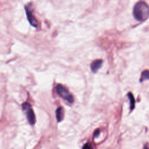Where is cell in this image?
Masks as SVG:
<instances>
[{
  "label": "cell",
  "instance_id": "6da1fadb",
  "mask_svg": "<svg viewBox=\"0 0 149 149\" xmlns=\"http://www.w3.org/2000/svg\"><path fill=\"white\" fill-rule=\"evenodd\" d=\"M134 17L138 21H143L149 17V6L143 1L137 2L133 10Z\"/></svg>",
  "mask_w": 149,
  "mask_h": 149
},
{
  "label": "cell",
  "instance_id": "7a4b0ae2",
  "mask_svg": "<svg viewBox=\"0 0 149 149\" xmlns=\"http://www.w3.org/2000/svg\"><path fill=\"white\" fill-rule=\"evenodd\" d=\"M56 91L62 98L68 101L69 103H73L74 100L73 97L65 87L61 84H58L56 87Z\"/></svg>",
  "mask_w": 149,
  "mask_h": 149
},
{
  "label": "cell",
  "instance_id": "3957f363",
  "mask_svg": "<svg viewBox=\"0 0 149 149\" xmlns=\"http://www.w3.org/2000/svg\"><path fill=\"white\" fill-rule=\"evenodd\" d=\"M22 108L26 114L29 123L31 125H34L36 122V117L31 105L27 102H24L22 104Z\"/></svg>",
  "mask_w": 149,
  "mask_h": 149
},
{
  "label": "cell",
  "instance_id": "277c9868",
  "mask_svg": "<svg viewBox=\"0 0 149 149\" xmlns=\"http://www.w3.org/2000/svg\"><path fill=\"white\" fill-rule=\"evenodd\" d=\"M26 12L27 17V19L30 24L34 27H37L38 25V22L36 17L33 15L31 11L27 8H26Z\"/></svg>",
  "mask_w": 149,
  "mask_h": 149
},
{
  "label": "cell",
  "instance_id": "5b68a950",
  "mask_svg": "<svg viewBox=\"0 0 149 149\" xmlns=\"http://www.w3.org/2000/svg\"><path fill=\"white\" fill-rule=\"evenodd\" d=\"M102 61L101 59H97L92 62L91 64V69L93 72L96 73L98 69L101 67Z\"/></svg>",
  "mask_w": 149,
  "mask_h": 149
},
{
  "label": "cell",
  "instance_id": "8992f818",
  "mask_svg": "<svg viewBox=\"0 0 149 149\" xmlns=\"http://www.w3.org/2000/svg\"><path fill=\"white\" fill-rule=\"evenodd\" d=\"M56 118L58 122H61L63 118V110L62 107H59L56 111Z\"/></svg>",
  "mask_w": 149,
  "mask_h": 149
},
{
  "label": "cell",
  "instance_id": "52a82bcc",
  "mask_svg": "<svg viewBox=\"0 0 149 149\" xmlns=\"http://www.w3.org/2000/svg\"><path fill=\"white\" fill-rule=\"evenodd\" d=\"M127 96H128L129 101H130V108L132 110L134 108L135 100H134V96H133V95L132 94V93H129L128 94H127Z\"/></svg>",
  "mask_w": 149,
  "mask_h": 149
},
{
  "label": "cell",
  "instance_id": "ba28073f",
  "mask_svg": "<svg viewBox=\"0 0 149 149\" xmlns=\"http://www.w3.org/2000/svg\"><path fill=\"white\" fill-rule=\"evenodd\" d=\"M149 80V70H144L141 74V77H140V81H142L145 80Z\"/></svg>",
  "mask_w": 149,
  "mask_h": 149
},
{
  "label": "cell",
  "instance_id": "9c48e42d",
  "mask_svg": "<svg viewBox=\"0 0 149 149\" xmlns=\"http://www.w3.org/2000/svg\"><path fill=\"white\" fill-rule=\"evenodd\" d=\"M83 149H91V146L90 144H86L84 147H83Z\"/></svg>",
  "mask_w": 149,
  "mask_h": 149
}]
</instances>
